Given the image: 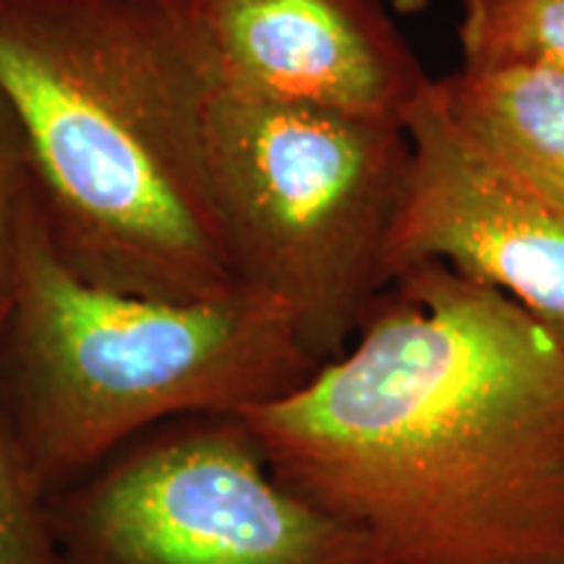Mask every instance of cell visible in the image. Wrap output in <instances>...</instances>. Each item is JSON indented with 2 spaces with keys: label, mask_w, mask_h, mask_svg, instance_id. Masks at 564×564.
<instances>
[{
  "label": "cell",
  "mask_w": 564,
  "mask_h": 564,
  "mask_svg": "<svg viewBox=\"0 0 564 564\" xmlns=\"http://www.w3.org/2000/svg\"><path fill=\"white\" fill-rule=\"evenodd\" d=\"M238 415L371 564H564V348L449 264L394 274L340 356Z\"/></svg>",
  "instance_id": "1"
},
{
  "label": "cell",
  "mask_w": 564,
  "mask_h": 564,
  "mask_svg": "<svg viewBox=\"0 0 564 564\" xmlns=\"http://www.w3.org/2000/svg\"><path fill=\"white\" fill-rule=\"evenodd\" d=\"M0 95L55 257L105 291H236L204 162L207 76L144 0H0Z\"/></svg>",
  "instance_id": "2"
},
{
  "label": "cell",
  "mask_w": 564,
  "mask_h": 564,
  "mask_svg": "<svg viewBox=\"0 0 564 564\" xmlns=\"http://www.w3.org/2000/svg\"><path fill=\"white\" fill-rule=\"evenodd\" d=\"M316 366L291 314L249 288L162 301L82 280L30 204L0 329V390L47 497L160 423L243 413Z\"/></svg>",
  "instance_id": "3"
},
{
  "label": "cell",
  "mask_w": 564,
  "mask_h": 564,
  "mask_svg": "<svg viewBox=\"0 0 564 564\" xmlns=\"http://www.w3.org/2000/svg\"><path fill=\"white\" fill-rule=\"evenodd\" d=\"M204 162L238 285L280 303L316 364L340 356L384 291V246L411 165L405 126L207 82Z\"/></svg>",
  "instance_id": "4"
},
{
  "label": "cell",
  "mask_w": 564,
  "mask_h": 564,
  "mask_svg": "<svg viewBox=\"0 0 564 564\" xmlns=\"http://www.w3.org/2000/svg\"><path fill=\"white\" fill-rule=\"evenodd\" d=\"M47 502L61 564H371L361 535L272 474L238 413L160 423Z\"/></svg>",
  "instance_id": "5"
},
{
  "label": "cell",
  "mask_w": 564,
  "mask_h": 564,
  "mask_svg": "<svg viewBox=\"0 0 564 564\" xmlns=\"http://www.w3.org/2000/svg\"><path fill=\"white\" fill-rule=\"evenodd\" d=\"M215 87L403 123L432 76L379 0H181Z\"/></svg>",
  "instance_id": "6"
},
{
  "label": "cell",
  "mask_w": 564,
  "mask_h": 564,
  "mask_svg": "<svg viewBox=\"0 0 564 564\" xmlns=\"http://www.w3.org/2000/svg\"><path fill=\"white\" fill-rule=\"evenodd\" d=\"M432 82L405 118L411 165L384 285L419 262H444L505 293L564 348V204L476 158L444 121Z\"/></svg>",
  "instance_id": "7"
},
{
  "label": "cell",
  "mask_w": 564,
  "mask_h": 564,
  "mask_svg": "<svg viewBox=\"0 0 564 564\" xmlns=\"http://www.w3.org/2000/svg\"><path fill=\"white\" fill-rule=\"evenodd\" d=\"M455 137L486 165L564 204V74L535 66H460L432 82Z\"/></svg>",
  "instance_id": "8"
},
{
  "label": "cell",
  "mask_w": 564,
  "mask_h": 564,
  "mask_svg": "<svg viewBox=\"0 0 564 564\" xmlns=\"http://www.w3.org/2000/svg\"><path fill=\"white\" fill-rule=\"evenodd\" d=\"M460 66H535L564 74V0H463Z\"/></svg>",
  "instance_id": "9"
},
{
  "label": "cell",
  "mask_w": 564,
  "mask_h": 564,
  "mask_svg": "<svg viewBox=\"0 0 564 564\" xmlns=\"http://www.w3.org/2000/svg\"><path fill=\"white\" fill-rule=\"evenodd\" d=\"M6 314V312H3ZM0 314V329H3ZM0 564H61L51 502L34 476L0 390Z\"/></svg>",
  "instance_id": "10"
},
{
  "label": "cell",
  "mask_w": 564,
  "mask_h": 564,
  "mask_svg": "<svg viewBox=\"0 0 564 564\" xmlns=\"http://www.w3.org/2000/svg\"><path fill=\"white\" fill-rule=\"evenodd\" d=\"M32 204L30 171L13 116L0 95V314L11 301L21 230Z\"/></svg>",
  "instance_id": "11"
},
{
  "label": "cell",
  "mask_w": 564,
  "mask_h": 564,
  "mask_svg": "<svg viewBox=\"0 0 564 564\" xmlns=\"http://www.w3.org/2000/svg\"><path fill=\"white\" fill-rule=\"evenodd\" d=\"M144 3H154V6H162V9H175V6L181 3V0H144Z\"/></svg>",
  "instance_id": "12"
}]
</instances>
